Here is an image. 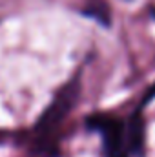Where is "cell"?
<instances>
[{"label": "cell", "instance_id": "cell-3", "mask_svg": "<svg viewBox=\"0 0 155 157\" xmlns=\"http://www.w3.org/2000/svg\"><path fill=\"white\" fill-rule=\"evenodd\" d=\"M130 132L126 133V143H128V150L133 152L135 155L142 157L144 155V139H146V132H144V121L141 115H133L130 121Z\"/></svg>", "mask_w": 155, "mask_h": 157}, {"label": "cell", "instance_id": "cell-1", "mask_svg": "<svg viewBox=\"0 0 155 157\" xmlns=\"http://www.w3.org/2000/svg\"><path fill=\"white\" fill-rule=\"evenodd\" d=\"M78 91H80V80L73 77L59 90V93L55 95L51 104L42 112L40 119L33 128L35 130V144L42 152H47V148L53 146L51 139L55 137L57 130L60 128L64 119L68 117L71 108L77 104Z\"/></svg>", "mask_w": 155, "mask_h": 157}, {"label": "cell", "instance_id": "cell-2", "mask_svg": "<svg viewBox=\"0 0 155 157\" xmlns=\"http://www.w3.org/2000/svg\"><path fill=\"white\" fill-rule=\"evenodd\" d=\"M86 128L102 139V157H128L124 122L112 113H93L86 117Z\"/></svg>", "mask_w": 155, "mask_h": 157}, {"label": "cell", "instance_id": "cell-4", "mask_svg": "<svg viewBox=\"0 0 155 157\" xmlns=\"http://www.w3.org/2000/svg\"><path fill=\"white\" fill-rule=\"evenodd\" d=\"M84 13L89 15V17H93L95 20H99V22L104 24V26H110V22H112L110 7H108V4L102 2V0H93V2H89L88 7L84 9Z\"/></svg>", "mask_w": 155, "mask_h": 157}]
</instances>
